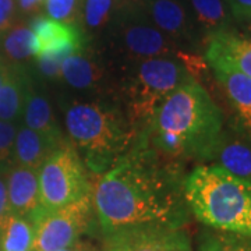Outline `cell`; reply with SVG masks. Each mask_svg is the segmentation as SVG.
<instances>
[{
    "label": "cell",
    "instance_id": "cell-9",
    "mask_svg": "<svg viewBox=\"0 0 251 251\" xmlns=\"http://www.w3.org/2000/svg\"><path fill=\"white\" fill-rule=\"evenodd\" d=\"M205 57L212 69H230L251 78V39L227 28L208 36Z\"/></svg>",
    "mask_w": 251,
    "mask_h": 251
},
{
    "label": "cell",
    "instance_id": "cell-15",
    "mask_svg": "<svg viewBox=\"0 0 251 251\" xmlns=\"http://www.w3.org/2000/svg\"><path fill=\"white\" fill-rule=\"evenodd\" d=\"M28 92L23 67L10 64L7 75L0 87V120L13 122L17 119L24 109Z\"/></svg>",
    "mask_w": 251,
    "mask_h": 251
},
{
    "label": "cell",
    "instance_id": "cell-14",
    "mask_svg": "<svg viewBox=\"0 0 251 251\" xmlns=\"http://www.w3.org/2000/svg\"><path fill=\"white\" fill-rule=\"evenodd\" d=\"M24 120L28 128L34 130L54 143L62 144V133L56 123L52 108L44 97L28 92L24 103Z\"/></svg>",
    "mask_w": 251,
    "mask_h": 251
},
{
    "label": "cell",
    "instance_id": "cell-25",
    "mask_svg": "<svg viewBox=\"0 0 251 251\" xmlns=\"http://www.w3.org/2000/svg\"><path fill=\"white\" fill-rule=\"evenodd\" d=\"M17 128L10 122L0 120V163L7 162L14 152Z\"/></svg>",
    "mask_w": 251,
    "mask_h": 251
},
{
    "label": "cell",
    "instance_id": "cell-27",
    "mask_svg": "<svg viewBox=\"0 0 251 251\" xmlns=\"http://www.w3.org/2000/svg\"><path fill=\"white\" fill-rule=\"evenodd\" d=\"M232 16L239 21L251 20V0H226Z\"/></svg>",
    "mask_w": 251,
    "mask_h": 251
},
{
    "label": "cell",
    "instance_id": "cell-23",
    "mask_svg": "<svg viewBox=\"0 0 251 251\" xmlns=\"http://www.w3.org/2000/svg\"><path fill=\"white\" fill-rule=\"evenodd\" d=\"M85 0H45L44 7L49 18L64 24L78 25L82 21Z\"/></svg>",
    "mask_w": 251,
    "mask_h": 251
},
{
    "label": "cell",
    "instance_id": "cell-6",
    "mask_svg": "<svg viewBox=\"0 0 251 251\" xmlns=\"http://www.w3.org/2000/svg\"><path fill=\"white\" fill-rule=\"evenodd\" d=\"M39 201L48 211L59 209L91 194V181L77 148L57 147L38 171Z\"/></svg>",
    "mask_w": 251,
    "mask_h": 251
},
{
    "label": "cell",
    "instance_id": "cell-31",
    "mask_svg": "<svg viewBox=\"0 0 251 251\" xmlns=\"http://www.w3.org/2000/svg\"><path fill=\"white\" fill-rule=\"evenodd\" d=\"M9 67L10 64L3 57H0V87H1V84H3V81L6 78V75H7V72H9Z\"/></svg>",
    "mask_w": 251,
    "mask_h": 251
},
{
    "label": "cell",
    "instance_id": "cell-2",
    "mask_svg": "<svg viewBox=\"0 0 251 251\" xmlns=\"http://www.w3.org/2000/svg\"><path fill=\"white\" fill-rule=\"evenodd\" d=\"M224 119L202 85L191 78L163 100L141 141L165 158H212Z\"/></svg>",
    "mask_w": 251,
    "mask_h": 251
},
{
    "label": "cell",
    "instance_id": "cell-5",
    "mask_svg": "<svg viewBox=\"0 0 251 251\" xmlns=\"http://www.w3.org/2000/svg\"><path fill=\"white\" fill-rule=\"evenodd\" d=\"M190 80L187 69L172 59L143 60L127 91L131 122L147 128L163 100Z\"/></svg>",
    "mask_w": 251,
    "mask_h": 251
},
{
    "label": "cell",
    "instance_id": "cell-18",
    "mask_svg": "<svg viewBox=\"0 0 251 251\" xmlns=\"http://www.w3.org/2000/svg\"><path fill=\"white\" fill-rule=\"evenodd\" d=\"M212 158H218L221 168L237 177L251 180V148L239 141H225L224 137Z\"/></svg>",
    "mask_w": 251,
    "mask_h": 251
},
{
    "label": "cell",
    "instance_id": "cell-32",
    "mask_svg": "<svg viewBox=\"0 0 251 251\" xmlns=\"http://www.w3.org/2000/svg\"><path fill=\"white\" fill-rule=\"evenodd\" d=\"M130 1H133V3H141L143 0H130Z\"/></svg>",
    "mask_w": 251,
    "mask_h": 251
},
{
    "label": "cell",
    "instance_id": "cell-17",
    "mask_svg": "<svg viewBox=\"0 0 251 251\" xmlns=\"http://www.w3.org/2000/svg\"><path fill=\"white\" fill-rule=\"evenodd\" d=\"M69 85L77 90H88L102 78V70L97 63L85 54L75 53L66 57L62 63V77Z\"/></svg>",
    "mask_w": 251,
    "mask_h": 251
},
{
    "label": "cell",
    "instance_id": "cell-29",
    "mask_svg": "<svg viewBox=\"0 0 251 251\" xmlns=\"http://www.w3.org/2000/svg\"><path fill=\"white\" fill-rule=\"evenodd\" d=\"M45 0H17V9L21 14L35 16L44 7Z\"/></svg>",
    "mask_w": 251,
    "mask_h": 251
},
{
    "label": "cell",
    "instance_id": "cell-22",
    "mask_svg": "<svg viewBox=\"0 0 251 251\" xmlns=\"http://www.w3.org/2000/svg\"><path fill=\"white\" fill-rule=\"evenodd\" d=\"M198 23L209 31V34L225 29L227 25V14L222 0H191Z\"/></svg>",
    "mask_w": 251,
    "mask_h": 251
},
{
    "label": "cell",
    "instance_id": "cell-28",
    "mask_svg": "<svg viewBox=\"0 0 251 251\" xmlns=\"http://www.w3.org/2000/svg\"><path fill=\"white\" fill-rule=\"evenodd\" d=\"M11 208L9 202V194H7V183H6V175L0 173V227L4 224V221L11 215Z\"/></svg>",
    "mask_w": 251,
    "mask_h": 251
},
{
    "label": "cell",
    "instance_id": "cell-13",
    "mask_svg": "<svg viewBox=\"0 0 251 251\" xmlns=\"http://www.w3.org/2000/svg\"><path fill=\"white\" fill-rule=\"evenodd\" d=\"M0 45L3 52L1 57L11 66L23 67L24 63L35 57V35L29 25L21 20H17L14 25L0 38Z\"/></svg>",
    "mask_w": 251,
    "mask_h": 251
},
{
    "label": "cell",
    "instance_id": "cell-26",
    "mask_svg": "<svg viewBox=\"0 0 251 251\" xmlns=\"http://www.w3.org/2000/svg\"><path fill=\"white\" fill-rule=\"evenodd\" d=\"M17 0H0V38L17 21Z\"/></svg>",
    "mask_w": 251,
    "mask_h": 251
},
{
    "label": "cell",
    "instance_id": "cell-30",
    "mask_svg": "<svg viewBox=\"0 0 251 251\" xmlns=\"http://www.w3.org/2000/svg\"><path fill=\"white\" fill-rule=\"evenodd\" d=\"M59 251H99L94 244H91L88 242H84V240H77V242L72 244L70 247H66L63 250Z\"/></svg>",
    "mask_w": 251,
    "mask_h": 251
},
{
    "label": "cell",
    "instance_id": "cell-16",
    "mask_svg": "<svg viewBox=\"0 0 251 251\" xmlns=\"http://www.w3.org/2000/svg\"><path fill=\"white\" fill-rule=\"evenodd\" d=\"M125 44L130 53L147 59L165 56L172 50L169 41L159 31L145 25L127 28L125 31Z\"/></svg>",
    "mask_w": 251,
    "mask_h": 251
},
{
    "label": "cell",
    "instance_id": "cell-11",
    "mask_svg": "<svg viewBox=\"0 0 251 251\" xmlns=\"http://www.w3.org/2000/svg\"><path fill=\"white\" fill-rule=\"evenodd\" d=\"M62 144L54 143L34 130L28 128L27 126H24L17 130L16 134L14 152H13L14 162L18 166L39 171L44 162L49 158V155Z\"/></svg>",
    "mask_w": 251,
    "mask_h": 251
},
{
    "label": "cell",
    "instance_id": "cell-10",
    "mask_svg": "<svg viewBox=\"0 0 251 251\" xmlns=\"http://www.w3.org/2000/svg\"><path fill=\"white\" fill-rule=\"evenodd\" d=\"M6 183L13 214L29 218L41 208L38 171L14 165L6 173Z\"/></svg>",
    "mask_w": 251,
    "mask_h": 251
},
{
    "label": "cell",
    "instance_id": "cell-24",
    "mask_svg": "<svg viewBox=\"0 0 251 251\" xmlns=\"http://www.w3.org/2000/svg\"><path fill=\"white\" fill-rule=\"evenodd\" d=\"M113 0H85L82 23L90 29H99L109 21Z\"/></svg>",
    "mask_w": 251,
    "mask_h": 251
},
{
    "label": "cell",
    "instance_id": "cell-8",
    "mask_svg": "<svg viewBox=\"0 0 251 251\" xmlns=\"http://www.w3.org/2000/svg\"><path fill=\"white\" fill-rule=\"evenodd\" d=\"M105 251H193L180 227L138 226L106 234Z\"/></svg>",
    "mask_w": 251,
    "mask_h": 251
},
{
    "label": "cell",
    "instance_id": "cell-4",
    "mask_svg": "<svg viewBox=\"0 0 251 251\" xmlns=\"http://www.w3.org/2000/svg\"><path fill=\"white\" fill-rule=\"evenodd\" d=\"M66 127L94 173L108 171L123 158L134 135L116 110L99 103H74L66 112Z\"/></svg>",
    "mask_w": 251,
    "mask_h": 251
},
{
    "label": "cell",
    "instance_id": "cell-1",
    "mask_svg": "<svg viewBox=\"0 0 251 251\" xmlns=\"http://www.w3.org/2000/svg\"><path fill=\"white\" fill-rule=\"evenodd\" d=\"M90 181L92 208L105 234L138 226L180 227L186 218V200L171 168L141 140Z\"/></svg>",
    "mask_w": 251,
    "mask_h": 251
},
{
    "label": "cell",
    "instance_id": "cell-3",
    "mask_svg": "<svg viewBox=\"0 0 251 251\" xmlns=\"http://www.w3.org/2000/svg\"><path fill=\"white\" fill-rule=\"evenodd\" d=\"M183 194L201 224L251 237V180L221 166H198L184 180Z\"/></svg>",
    "mask_w": 251,
    "mask_h": 251
},
{
    "label": "cell",
    "instance_id": "cell-21",
    "mask_svg": "<svg viewBox=\"0 0 251 251\" xmlns=\"http://www.w3.org/2000/svg\"><path fill=\"white\" fill-rule=\"evenodd\" d=\"M198 251H251V237L209 230L201 236Z\"/></svg>",
    "mask_w": 251,
    "mask_h": 251
},
{
    "label": "cell",
    "instance_id": "cell-20",
    "mask_svg": "<svg viewBox=\"0 0 251 251\" xmlns=\"http://www.w3.org/2000/svg\"><path fill=\"white\" fill-rule=\"evenodd\" d=\"M151 13L153 21L165 32L173 36L184 34L187 17L183 6L176 0H155L151 6Z\"/></svg>",
    "mask_w": 251,
    "mask_h": 251
},
{
    "label": "cell",
    "instance_id": "cell-12",
    "mask_svg": "<svg viewBox=\"0 0 251 251\" xmlns=\"http://www.w3.org/2000/svg\"><path fill=\"white\" fill-rule=\"evenodd\" d=\"M214 72L226 91L239 122L251 135V78L230 69H214Z\"/></svg>",
    "mask_w": 251,
    "mask_h": 251
},
{
    "label": "cell",
    "instance_id": "cell-19",
    "mask_svg": "<svg viewBox=\"0 0 251 251\" xmlns=\"http://www.w3.org/2000/svg\"><path fill=\"white\" fill-rule=\"evenodd\" d=\"M32 242L34 225L28 218L11 214L0 227V251H31Z\"/></svg>",
    "mask_w": 251,
    "mask_h": 251
},
{
    "label": "cell",
    "instance_id": "cell-7",
    "mask_svg": "<svg viewBox=\"0 0 251 251\" xmlns=\"http://www.w3.org/2000/svg\"><path fill=\"white\" fill-rule=\"evenodd\" d=\"M91 214V194L53 211L41 206L28 218L34 225L31 251H59L70 247L87 232Z\"/></svg>",
    "mask_w": 251,
    "mask_h": 251
}]
</instances>
